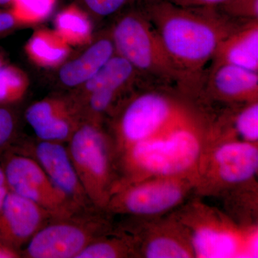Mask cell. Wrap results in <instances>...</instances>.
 I'll return each instance as SVG.
<instances>
[{"label":"cell","mask_w":258,"mask_h":258,"mask_svg":"<svg viewBox=\"0 0 258 258\" xmlns=\"http://www.w3.org/2000/svg\"><path fill=\"white\" fill-rule=\"evenodd\" d=\"M67 147L88 200L95 208L106 210L118 181L114 144L106 123L83 119Z\"/></svg>","instance_id":"8992f818"},{"label":"cell","mask_w":258,"mask_h":258,"mask_svg":"<svg viewBox=\"0 0 258 258\" xmlns=\"http://www.w3.org/2000/svg\"><path fill=\"white\" fill-rule=\"evenodd\" d=\"M23 25L10 10H0V36Z\"/></svg>","instance_id":"4316f807"},{"label":"cell","mask_w":258,"mask_h":258,"mask_svg":"<svg viewBox=\"0 0 258 258\" xmlns=\"http://www.w3.org/2000/svg\"><path fill=\"white\" fill-rule=\"evenodd\" d=\"M110 34L116 54L149 82L178 88L194 98L198 96V88L171 59L139 4L119 15Z\"/></svg>","instance_id":"277c9868"},{"label":"cell","mask_w":258,"mask_h":258,"mask_svg":"<svg viewBox=\"0 0 258 258\" xmlns=\"http://www.w3.org/2000/svg\"><path fill=\"white\" fill-rule=\"evenodd\" d=\"M225 141L258 144V101L225 106L217 114L212 111L207 142Z\"/></svg>","instance_id":"2e32d148"},{"label":"cell","mask_w":258,"mask_h":258,"mask_svg":"<svg viewBox=\"0 0 258 258\" xmlns=\"http://www.w3.org/2000/svg\"><path fill=\"white\" fill-rule=\"evenodd\" d=\"M115 54L110 31L106 32L92 40L81 55L64 62L59 71V80L66 87L77 89L92 79Z\"/></svg>","instance_id":"e0dca14e"},{"label":"cell","mask_w":258,"mask_h":258,"mask_svg":"<svg viewBox=\"0 0 258 258\" xmlns=\"http://www.w3.org/2000/svg\"><path fill=\"white\" fill-rule=\"evenodd\" d=\"M52 218L45 209L10 191L0 208V242L21 252L37 231Z\"/></svg>","instance_id":"9a60e30c"},{"label":"cell","mask_w":258,"mask_h":258,"mask_svg":"<svg viewBox=\"0 0 258 258\" xmlns=\"http://www.w3.org/2000/svg\"><path fill=\"white\" fill-rule=\"evenodd\" d=\"M25 119L38 140L64 144L83 120L71 96L48 97L32 103L25 111Z\"/></svg>","instance_id":"4fadbf2b"},{"label":"cell","mask_w":258,"mask_h":258,"mask_svg":"<svg viewBox=\"0 0 258 258\" xmlns=\"http://www.w3.org/2000/svg\"><path fill=\"white\" fill-rule=\"evenodd\" d=\"M13 0H0V7L10 6L11 8Z\"/></svg>","instance_id":"4dcf8cb0"},{"label":"cell","mask_w":258,"mask_h":258,"mask_svg":"<svg viewBox=\"0 0 258 258\" xmlns=\"http://www.w3.org/2000/svg\"><path fill=\"white\" fill-rule=\"evenodd\" d=\"M211 119L207 115L118 153L115 187L159 176L186 178L197 184Z\"/></svg>","instance_id":"3957f363"},{"label":"cell","mask_w":258,"mask_h":258,"mask_svg":"<svg viewBox=\"0 0 258 258\" xmlns=\"http://www.w3.org/2000/svg\"><path fill=\"white\" fill-rule=\"evenodd\" d=\"M88 13L97 18H103L120 13L128 7L134 6L143 0H81Z\"/></svg>","instance_id":"d4e9b609"},{"label":"cell","mask_w":258,"mask_h":258,"mask_svg":"<svg viewBox=\"0 0 258 258\" xmlns=\"http://www.w3.org/2000/svg\"><path fill=\"white\" fill-rule=\"evenodd\" d=\"M25 50L35 63L54 68L64 63L71 52V46L55 31L40 30L30 37Z\"/></svg>","instance_id":"d6986e66"},{"label":"cell","mask_w":258,"mask_h":258,"mask_svg":"<svg viewBox=\"0 0 258 258\" xmlns=\"http://www.w3.org/2000/svg\"><path fill=\"white\" fill-rule=\"evenodd\" d=\"M211 62L258 72V20L242 23L227 35L220 42Z\"/></svg>","instance_id":"ac0fdd59"},{"label":"cell","mask_w":258,"mask_h":258,"mask_svg":"<svg viewBox=\"0 0 258 258\" xmlns=\"http://www.w3.org/2000/svg\"><path fill=\"white\" fill-rule=\"evenodd\" d=\"M189 234L195 258L258 257V225L239 223L198 198L173 211Z\"/></svg>","instance_id":"5b68a950"},{"label":"cell","mask_w":258,"mask_h":258,"mask_svg":"<svg viewBox=\"0 0 258 258\" xmlns=\"http://www.w3.org/2000/svg\"><path fill=\"white\" fill-rule=\"evenodd\" d=\"M171 59L201 91L205 68L220 42L242 23L217 7L189 8L166 0L139 3Z\"/></svg>","instance_id":"6da1fadb"},{"label":"cell","mask_w":258,"mask_h":258,"mask_svg":"<svg viewBox=\"0 0 258 258\" xmlns=\"http://www.w3.org/2000/svg\"><path fill=\"white\" fill-rule=\"evenodd\" d=\"M55 32L70 46L87 45L93 40V26L88 13L75 5L57 15Z\"/></svg>","instance_id":"44dd1931"},{"label":"cell","mask_w":258,"mask_h":258,"mask_svg":"<svg viewBox=\"0 0 258 258\" xmlns=\"http://www.w3.org/2000/svg\"><path fill=\"white\" fill-rule=\"evenodd\" d=\"M137 257V244L133 236L122 227L91 242L77 258Z\"/></svg>","instance_id":"ffe728a7"},{"label":"cell","mask_w":258,"mask_h":258,"mask_svg":"<svg viewBox=\"0 0 258 258\" xmlns=\"http://www.w3.org/2000/svg\"><path fill=\"white\" fill-rule=\"evenodd\" d=\"M56 0H13L10 11L23 25L40 23L50 16Z\"/></svg>","instance_id":"603a6c76"},{"label":"cell","mask_w":258,"mask_h":258,"mask_svg":"<svg viewBox=\"0 0 258 258\" xmlns=\"http://www.w3.org/2000/svg\"><path fill=\"white\" fill-rule=\"evenodd\" d=\"M26 76L18 68L4 64L0 67V104L13 105L28 89Z\"/></svg>","instance_id":"7402d4cb"},{"label":"cell","mask_w":258,"mask_h":258,"mask_svg":"<svg viewBox=\"0 0 258 258\" xmlns=\"http://www.w3.org/2000/svg\"><path fill=\"white\" fill-rule=\"evenodd\" d=\"M200 100L208 108L215 103L227 106L258 101V72L232 64H212L204 78Z\"/></svg>","instance_id":"7c38bea8"},{"label":"cell","mask_w":258,"mask_h":258,"mask_svg":"<svg viewBox=\"0 0 258 258\" xmlns=\"http://www.w3.org/2000/svg\"><path fill=\"white\" fill-rule=\"evenodd\" d=\"M40 164L54 184L84 210L96 208L88 200L71 160L67 144L37 139L18 148Z\"/></svg>","instance_id":"5bb4252c"},{"label":"cell","mask_w":258,"mask_h":258,"mask_svg":"<svg viewBox=\"0 0 258 258\" xmlns=\"http://www.w3.org/2000/svg\"><path fill=\"white\" fill-rule=\"evenodd\" d=\"M22 257L21 252L0 242V258Z\"/></svg>","instance_id":"f546056e"},{"label":"cell","mask_w":258,"mask_h":258,"mask_svg":"<svg viewBox=\"0 0 258 258\" xmlns=\"http://www.w3.org/2000/svg\"><path fill=\"white\" fill-rule=\"evenodd\" d=\"M111 214L91 208L66 217H53L22 249V257L77 258L86 247L114 230Z\"/></svg>","instance_id":"ba28073f"},{"label":"cell","mask_w":258,"mask_h":258,"mask_svg":"<svg viewBox=\"0 0 258 258\" xmlns=\"http://www.w3.org/2000/svg\"><path fill=\"white\" fill-rule=\"evenodd\" d=\"M210 113L205 105L178 88L151 84L129 96L108 119L107 128L117 155Z\"/></svg>","instance_id":"7a4b0ae2"},{"label":"cell","mask_w":258,"mask_h":258,"mask_svg":"<svg viewBox=\"0 0 258 258\" xmlns=\"http://www.w3.org/2000/svg\"><path fill=\"white\" fill-rule=\"evenodd\" d=\"M196 182L179 177H151L115 186L107 204L111 215L155 217L167 215L195 194Z\"/></svg>","instance_id":"9c48e42d"},{"label":"cell","mask_w":258,"mask_h":258,"mask_svg":"<svg viewBox=\"0 0 258 258\" xmlns=\"http://www.w3.org/2000/svg\"><path fill=\"white\" fill-rule=\"evenodd\" d=\"M173 4L189 8L218 7L228 0H166Z\"/></svg>","instance_id":"83f0119b"},{"label":"cell","mask_w":258,"mask_h":258,"mask_svg":"<svg viewBox=\"0 0 258 258\" xmlns=\"http://www.w3.org/2000/svg\"><path fill=\"white\" fill-rule=\"evenodd\" d=\"M131 220L120 227L133 236L137 257L195 258L187 230L174 212Z\"/></svg>","instance_id":"8fae6325"},{"label":"cell","mask_w":258,"mask_h":258,"mask_svg":"<svg viewBox=\"0 0 258 258\" xmlns=\"http://www.w3.org/2000/svg\"><path fill=\"white\" fill-rule=\"evenodd\" d=\"M217 8L223 14L235 20H258V0H228Z\"/></svg>","instance_id":"484cf974"},{"label":"cell","mask_w":258,"mask_h":258,"mask_svg":"<svg viewBox=\"0 0 258 258\" xmlns=\"http://www.w3.org/2000/svg\"><path fill=\"white\" fill-rule=\"evenodd\" d=\"M5 64V60L4 59H3V56H2L1 54H0V67H1L2 66H3V64Z\"/></svg>","instance_id":"1f68e13d"},{"label":"cell","mask_w":258,"mask_h":258,"mask_svg":"<svg viewBox=\"0 0 258 258\" xmlns=\"http://www.w3.org/2000/svg\"><path fill=\"white\" fill-rule=\"evenodd\" d=\"M258 144L225 141L207 142L195 194L226 200L257 191Z\"/></svg>","instance_id":"52a82bcc"},{"label":"cell","mask_w":258,"mask_h":258,"mask_svg":"<svg viewBox=\"0 0 258 258\" xmlns=\"http://www.w3.org/2000/svg\"><path fill=\"white\" fill-rule=\"evenodd\" d=\"M9 192V186H8L6 176H5L4 168H3L1 159H0V208L3 206L5 199Z\"/></svg>","instance_id":"f1b7e54d"},{"label":"cell","mask_w":258,"mask_h":258,"mask_svg":"<svg viewBox=\"0 0 258 258\" xmlns=\"http://www.w3.org/2000/svg\"><path fill=\"white\" fill-rule=\"evenodd\" d=\"M0 159L10 191L37 204L52 217H69L86 210L61 191L28 154L12 147L0 155Z\"/></svg>","instance_id":"30bf717a"},{"label":"cell","mask_w":258,"mask_h":258,"mask_svg":"<svg viewBox=\"0 0 258 258\" xmlns=\"http://www.w3.org/2000/svg\"><path fill=\"white\" fill-rule=\"evenodd\" d=\"M13 105L0 104V155L14 145L18 131V117Z\"/></svg>","instance_id":"cb8c5ba5"}]
</instances>
